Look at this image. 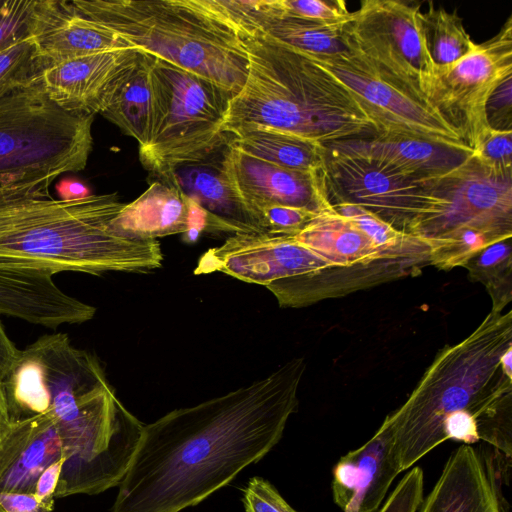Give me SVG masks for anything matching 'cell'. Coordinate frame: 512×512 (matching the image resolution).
Masks as SVG:
<instances>
[{
    "label": "cell",
    "mask_w": 512,
    "mask_h": 512,
    "mask_svg": "<svg viewBox=\"0 0 512 512\" xmlns=\"http://www.w3.org/2000/svg\"><path fill=\"white\" fill-rule=\"evenodd\" d=\"M349 52L428 97L436 75L422 26L420 4L365 0L342 26Z\"/></svg>",
    "instance_id": "7c38bea8"
},
{
    "label": "cell",
    "mask_w": 512,
    "mask_h": 512,
    "mask_svg": "<svg viewBox=\"0 0 512 512\" xmlns=\"http://www.w3.org/2000/svg\"><path fill=\"white\" fill-rule=\"evenodd\" d=\"M275 4L288 15L327 26H343L351 18L344 1L275 0Z\"/></svg>",
    "instance_id": "f546056e"
},
{
    "label": "cell",
    "mask_w": 512,
    "mask_h": 512,
    "mask_svg": "<svg viewBox=\"0 0 512 512\" xmlns=\"http://www.w3.org/2000/svg\"><path fill=\"white\" fill-rule=\"evenodd\" d=\"M462 267L471 281L485 286L492 300L491 311L503 312L512 300L511 238L487 246Z\"/></svg>",
    "instance_id": "4316f807"
},
{
    "label": "cell",
    "mask_w": 512,
    "mask_h": 512,
    "mask_svg": "<svg viewBox=\"0 0 512 512\" xmlns=\"http://www.w3.org/2000/svg\"><path fill=\"white\" fill-rule=\"evenodd\" d=\"M236 27L249 65L229 103L226 134L263 126L323 145L380 134L348 89L307 54L251 25Z\"/></svg>",
    "instance_id": "5b68a950"
},
{
    "label": "cell",
    "mask_w": 512,
    "mask_h": 512,
    "mask_svg": "<svg viewBox=\"0 0 512 512\" xmlns=\"http://www.w3.org/2000/svg\"><path fill=\"white\" fill-rule=\"evenodd\" d=\"M36 0H0V52L30 38Z\"/></svg>",
    "instance_id": "4dcf8cb0"
},
{
    "label": "cell",
    "mask_w": 512,
    "mask_h": 512,
    "mask_svg": "<svg viewBox=\"0 0 512 512\" xmlns=\"http://www.w3.org/2000/svg\"><path fill=\"white\" fill-rule=\"evenodd\" d=\"M228 144L287 169L317 172L324 166L323 144L277 129L247 126L230 135Z\"/></svg>",
    "instance_id": "d4e9b609"
},
{
    "label": "cell",
    "mask_w": 512,
    "mask_h": 512,
    "mask_svg": "<svg viewBox=\"0 0 512 512\" xmlns=\"http://www.w3.org/2000/svg\"><path fill=\"white\" fill-rule=\"evenodd\" d=\"M472 153L493 172L512 175V130L489 128Z\"/></svg>",
    "instance_id": "1f68e13d"
},
{
    "label": "cell",
    "mask_w": 512,
    "mask_h": 512,
    "mask_svg": "<svg viewBox=\"0 0 512 512\" xmlns=\"http://www.w3.org/2000/svg\"><path fill=\"white\" fill-rule=\"evenodd\" d=\"M324 147L323 179L331 204L358 205L396 230L412 233L432 200L421 180L387 174L365 158L329 144Z\"/></svg>",
    "instance_id": "5bb4252c"
},
{
    "label": "cell",
    "mask_w": 512,
    "mask_h": 512,
    "mask_svg": "<svg viewBox=\"0 0 512 512\" xmlns=\"http://www.w3.org/2000/svg\"><path fill=\"white\" fill-rule=\"evenodd\" d=\"M0 512H51L34 493L0 491Z\"/></svg>",
    "instance_id": "74e56055"
},
{
    "label": "cell",
    "mask_w": 512,
    "mask_h": 512,
    "mask_svg": "<svg viewBox=\"0 0 512 512\" xmlns=\"http://www.w3.org/2000/svg\"><path fill=\"white\" fill-rule=\"evenodd\" d=\"M124 205L116 193L65 201L42 188L0 185V266L96 276L159 268L157 240L113 228Z\"/></svg>",
    "instance_id": "277c9868"
},
{
    "label": "cell",
    "mask_w": 512,
    "mask_h": 512,
    "mask_svg": "<svg viewBox=\"0 0 512 512\" xmlns=\"http://www.w3.org/2000/svg\"><path fill=\"white\" fill-rule=\"evenodd\" d=\"M131 46L236 95L248 56L235 24L215 0H75Z\"/></svg>",
    "instance_id": "8992f818"
},
{
    "label": "cell",
    "mask_w": 512,
    "mask_h": 512,
    "mask_svg": "<svg viewBox=\"0 0 512 512\" xmlns=\"http://www.w3.org/2000/svg\"><path fill=\"white\" fill-rule=\"evenodd\" d=\"M263 227L268 234L294 235L316 215L315 212L282 205H270L259 211Z\"/></svg>",
    "instance_id": "836d02e7"
},
{
    "label": "cell",
    "mask_w": 512,
    "mask_h": 512,
    "mask_svg": "<svg viewBox=\"0 0 512 512\" xmlns=\"http://www.w3.org/2000/svg\"><path fill=\"white\" fill-rule=\"evenodd\" d=\"M93 120L60 108L38 80L0 97V185L49 190L58 176L83 170Z\"/></svg>",
    "instance_id": "ba28073f"
},
{
    "label": "cell",
    "mask_w": 512,
    "mask_h": 512,
    "mask_svg": "<svg viewBox=\"0 0 512 512\" xmlns=\"http://www.w3.org/2000/svg\"><path fill=\"white\" fill-rule=\"evenodd\" d=\"M422 26L430 56L436 66L457 62L476 44L466 32L456 11L435 8L430 3L428 10L422 13Z\"/></svg>",
    "instance_id": "83f0119b"
},
{
    "label": "cell",
    "mask_w": 512,
    "mask_h": 512,
    "mask_svg": "<svg viewBox=\"0 0 512 512\" xmlns=\"http://www.w3.org/2000/svg\"><path fill=\"white\" fill-rule=\"evenodd\" d=\"M172 184L226 224L232 233H265L230 187L220 163L184 165L175 171Z\"/></svg>",
    "instance_id": "cb8c5ba5"
},
{
    "label": "cell",
    "mask_w": 512,
    "mask_h": 512,
    "mask_svg": "<svg viewBox=\"0 0 512 512\" xmlns=\"http://www.w3.org/2000/svg\"><path fill=\"white\" fill-rule=\"evenodd\" d=\"M246 512H299L292 508L278 490L262 477H252L243 491Z\"/></svg>",
    "instance_id": "e575fe53"
},
{
    "label": "cell",
    "mask_w": 512,
    "mask_h": 512,
    "mask_svg": "<svg viewBox=\"0 0 512 512\" xmlns=\"http://www.w3.org/2000/svg\"><path fill=\"white\" fill-rule=\"evenodd\" d=\"M423 492V471L416 466L404 475L377 512H416L424 500Z\"/></svg>",
    "instance_id": "d6a6232c"
},
{
    "label": "cell",
    "mask_w": 512,
    "mask_h": 512,
    "mask_svg": "<svg viewBox=\"0 0 512 512\" xmlns=\"http://www.w3.org/2000/svg\"><path fill=\"white\" fill-rule=\"evenodd\" d=\"M433 202L412 232L428 244L476 230L512 238V175H501L473 153L451 171L422 179Z\"/></svg>",
    "instance_id": "8fae6325"
},
{
    "label": "cell",
    "mask_w": 512,
    "mask_h": 512,
    "mask_svg": "<svg viewBox=\"0 0 512 512\" xmlns=\"http://www.w3.org/2000/svg\"><path fill=\"white\" fill-rule=\"evenodd\" d=\"M400 472L392 430L384 419L370 440L333 467V500L342 512H375Z\"/></svg>",
    "instance_id": "ac0fdd59"
},
{
    "label": "cell",
    "mask_w": 512,
    "mask_h": 512,
    "mask_svg": "<svg viewBox=\"0 0 512 512\" xmlns=\"http://www.w3.org/2000/svg\"><path fill=\"white\" fill-rule=\"evenodd\" d=\"M512 76V17L497 35L475 44L457 62L436 66L428 99L473 151L490 128L486 104L494 90Z\"/></svg>",
    "instance_id": "4fadbf2b"
},
{
    "label": "cell",
    "mask_w": 512,
    "mask_h": 512,
    "mask_svg": "<svg viewBox=\"0 0 512 512\" xmlns=\"http://www.w3.org/2000/svg\"><path fill=\"white\" fill-rule=\"evenodd\" d=\"M61 200L70 201L87 197L90 194L89 189L81 182L75 180H63L57 187Z\"/></svg>",
    "instance_id": "ab89813d"
},
{
    "label": "cell",
    "mask_w": 512,
    "mask_h": 512,
    "mask_svg": "<svg viewBox=\"0 0 512 512\" xmlns=\"http://www.w3.org/2000/svg\"><path fill=\"white\" fill-rule=\"evenodd\" d=\"M141 50L123 48L65 60L43 68L38 82L67 112L101 113L136 65Z\"/></svg>",
    "instance_id": "2e32d148"
},
{
    "label": "cell",
    "mask_w": 512,
    "mask_h": 512,
    "mask_svg": "<svg viewBox=\"0 0 512 512\" xmlns=\"http://www.w3.org/2000/svg\"><path fill=\"white\" fill-rule=\"evenodd\" d=\"M503 372L509 378H512V346L509 347L501 356L500 359Z\"/></svg>",
    "instance_id": "b9f144b4"
},
{
    "label": "cell",
    "mask_w": 512,
    "mask_h": 512,
    "mask_svg": "<svg viewBox=\"0 0 512 512\" xmlns=\"http://www.w3.org/2000/svg\"><path fill=\"white\" fill-rule=\"evenodd\" d=\"M186 195L175 185L155 181L137 199L125 204L113 228L136 239L157 240L188 229Z\"/></svg>",
    "instance_id": "603a6c76"
},
{
    "label": "cell",
    "mask_w": 512,
    "mask_h": 512,
    "mask_svg": "<svg viewBox=\"0 0 512 512\" xmlns=\"http://www.w3.org/2000/svg\"><path fill=\"white\" fill-rule=\"evenodd\" d=\"M512 346V312H493L464 340L435 356L408 399L387 415L393 447L404 471L445 441L444 426L472 416L479 439L512 456V378L500 359Z\"/></svg>",
    "instance_id": "3957f363"
},
{
    "label": "cell",
    "mask_w": 512,
    "mask_h": 512,
    "mask_svg": "<svg viewBox=\"0 0 512 512\" xmlns=\"http://www.w3.org/2000/svg\"><path fill=\"white\" fill-rule=\"evenodd\" d=\"M149 83L150 120L139 160L152 175L172 184L178 168L204 162L228 144L223 122L234 95L154 56Z\"/></svg>",
    "instance_id": "52a82bcc"
},
{
    "label": "cell",
    "mask_w": 512,
    "mask_h": 512,
    "mask_svg": "<svg viewBox=\"0 0 512 512\" xmlns=\"http://www.w3.org/2000/svg\"><path fill=\"white\" fill-rule=\"evenodd\" d=\"M485 114L490 128L512 130V76L491 94L486 104Z\"/></svg>",
    "instance_id": "d590c367"
},
{
    "label": "cell",
    "mask_w": 512,
    "mask_h": 512,
    "mask_svg": "<svg viewBox=\"0 0 512 512\" xmlns=\"http://www.w3.org/2000/svg\"><path fill=\"white\" fill-rule=\"evenodd\" d=\"M65 458L52 463L39 476L36 481L34 495L46 509L52 512L55 502V493L60 480Z\"/></svg>",
    "instance_id": "8d00e7d4"
},
{
    "label": "cell",
    "mask_w": 512,
    "mask_h": 512,
    "mask_svg": "<svg viewBox=\"0 0 512 512\" xmlns=\"http://www.w3.org/2000/svg\"><path fill=\"white\" fill-rule=\"evenodd\" d=\"M221 272L266 287L282 308H302L355 292L330 263L290 235L236 233L204 252L194 274Z\"/></svg>",
    "instance_id": "9c48e42d"
},
{
    "label": "cell",
    "mask_w": 512,
    "mask_h": 512,
    "mask_svg": "<svg viewBox=\"0 0 512 512\" xmlns=\"http://www.w3.org/2000/svg\"><path fill=\"white\" fill-rule=\"evenodd\" d=\"M64 457L50 412L12 419L0 444V491L34 493L41 473Z\"/></svg>",
    "instance_id": "ffe728a7"
},
{
    "label": "cell",
    "mask_w": 512,
    "mask_h": 512,
    "mask_svg": "<svg viewBox=\"0 0 512 512\" xmlns=\"http://www.w3.org/2000/svg\"><path fill=\"white\" fill-rule=\"evenodd\" d=\"M3 384L12 419L54 416L66 476L100 477L129 464L143 424L116 398L98 358L68 335L46 334L20 350Z\"/></svg>",
    "instance_id": "7a4b0ae2"
},
{
    "label": "cell",
    "mask_w": 512,
    "mask_h": 512,
    "mask_svg": "<svg viewBox=\"0 0 512 512\" xmlns=\"http://www.w3.org/2000/svg\"><path fill=\"white\" fill-rule=\"evenodd\" d=\"M481 456L463 444L446 462L419 512H509Z\"/></svg>",
    "instance_id": "7402d4cb"
},
{
    "label": "cell",
    "mask_w": 512,
    "mask_h": 512,
    "mask_svg": "<svg viewBox=\"0 0 512 512\" xmlns=\"http://www.w3.org/2000/svg\"><path fill=\"white\" fill-rule=\"evenodd\" d=\"M30 38L41 70L73 58L134 48L120 35L86 15L75 0H36Z\"/></svg>",
    "instance_id": "e0dca14e"
},
{
    "label": "cell",
    "mask_w": 512,
    "mask_h": 512,
    "mask_svg": "<svg viewBox=\"0 0 512 512\" xmlns=\"http://www.w3.org/2000/svg\"><path fill=\"white\" fill-rule=\"evenodd\" d=\"M219 163L230 187L263 229L259 215L263 207L282 205L317 213L329 202L323 168L317 172L287 169L248 155L229 144Z\"/></svg>",
    "instance_id": "9a60e30c"
},
{
    "label": "cell",
    "mask_w": 512,
    "mask_h": 512,
    "mask_svg": "<svg viewBox=\"0 0 512 512\" xmlns=\"http://www.w3.org/2000/svg\"><path fill=\"white\" fill-rule=\"evenodd\" d=\"M151 60L152 55L141 51L136 65L117 87L109 103L100 113L117 125L124 134L134 138L139 146L146 140L150 120Z\"/></svg>",
    "instance_id": "484cf974"
},
{
    "label": "cell",
    "mask_w": 512,
    "mask_h": 512,
    "mask_svg": "<svg viewBox=\"0 0 512 512\" xmlns=\"http://www.w3.org/2000/svg\"><path fill=\"white\" fill-rule=\"evenodd\" d=\"M20 350L8 337L0 320V380L3 381L15 364Z\"/></svg>",
    "instance_id": "f35d334b"
},
{
    "label": "cell",
    "mask_w": 512,
    "mask_h": 512,
    "mask_svg": "<svg viewBox=\"0 0 512 512\" xmlns=\"http://www.w3.org/2000/svg\"><path fill=\"white\" fill-rule=\"evenodd\" d=\"M329 145L365 158L387 174L411 180L445 174L472 154L469 150L389 134L341 140Z\"/></svg>",
    "instance_id": "44dd1931"
},
{
    "label": "cell",
    "mask_w": 512,
    "mask_h": 512,
    "mask_svg": "<svg viewBox=\"0 0 512 512\" xmlns=\"http://www.w3.org/2000/svg\"><path fill=\"white\" fill-rule=\"evenodd\" d=\"M293 358L263 379L143 425L111 512H181L280 441L305 372Z\"/></svg>",
    "instance_id": "6da1fadb"
},
{
    "label": "cell",
    "mask_w": 512,
    "mask_h": 512,
    "mask_svg": "<svg viewBox=\"0 0 512 512\" xmlns=\"http://www.w3.org/2000/svg\"><path fill=\"white\" fill-rule=\"evenodd\" d=\"M307 55L348 89L380 134L472 151L427 96L382 73L362 57L351 52Z\"/></svg>",
    "instance_id": "30bf717a"
},
{
    "label": "cell",
    "mask_w": 512,
    "mask_h": 512,
    "mask_svg": "<svg viewBox=\"0 0 512 512\" xmlns=\"http://www.w3.org/2000/svg\"><path fill=\"white\" fill-rule=\"evenodd\" d=\"M40 72L31 38L0 52V97L37 82Z\"/></svg>",
    "instance_id": "f1b7e54d"
},
{
    "label": "cell",
    "mask_w": 512,
    "mask_h": 512,
    "mask_svg": "<svg viewBox=\"0 0 512 512\" xmlns=\"http://www.w3.org/2000/svg\"><path fill=\"white\" fill-rule=\"evenodd\" d=\"M12 422L3 381L0 380V444L6 436Z\"/></svg>",
    "instance_id": "60d3db41"
},
{
    "label": "cell",
    "mask_w": 512,
    "mask_h": 512,
    "mask_svg": "<svg viewBox=\"0 0 512 512\" xmlns=\"http://www.w3.org/2000/svg\"><path fill=\"white\" fill-rule=\"evenodd\" d=\"M51 272L0 266V315L56 329L92 319L96 308L61 290Z\"/></svg>",
    "instance_id": "d6986e66"
}]
</instances>
